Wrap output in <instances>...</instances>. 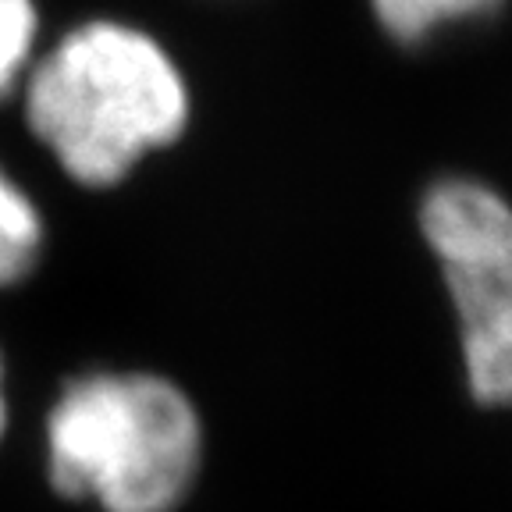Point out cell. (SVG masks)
Returning <instances> with one entry per match:
<instances>
[{"mask_svg":"<svg viewBox=\"0 0 512 512\" xmlns=\"http://www.w3.org/2000/svg\"><path fill=\"white\" fill-rule=\"evenodd\" d=\"M25 125L89 189L121 182L189 125V86L150 32L86 22L36 57L22 82Z\"/></svg>","mask_w":512,"mask_h":512,"instance_id":"1","label":"cell"},{"mask_svg":"<svg viewBox=\"0 0 512 512\" xmlns=\"http://www.w3.org/2000/svg\"><path fill=\"white\" fill-rule=\"evenodd\" d=\"M50 488L100 512H178L200 484L203 420L171 377L86 370L43 420Z\"/></svg>","mask_w":512,"mask_h":512,"instance_id":"2","label":"cell"},{"mask_svg":"<svg viewBox=\"0 0 512 512\" xmlns=\"http://www.w3.org/2000/svg\"><path fill=\"white\" fill-rule=\"evenodd\" d=\"M420 228L459 313L466 388L480 406H512V203L473 178H441Z\"/></svg>","mask_w":512,"mask_h":512,"instance_id":"3","label":"cell"},{"mask_svg":"<svg viewBox=\"0 0 512 512\" xmlns=\"http://www.w3.org/2000/svg\"><path fill=\"white\" fill-rule=\"evenodd\" d=\"M43 253V217L32 196L0 168V288L29 278Z\"/></svg>","mask_w":512,"mask_h":512,"instance_id":"4","label":"cell"},{"mask_svg":"<svg viewBox=\"0 0 512 512\" xmlns=\"http://www.w3.org/2000/svg\"><path fill=\"white\" fill-rule=\"evenodd\" d=\"M505 0H370L381 29L399 43H424L434 32L456 22L488 18Z\"/></svg>","mask_w":512,"mask_h":512,"instance_id":"5","label":"cell"},{"mask_svg":"<svg viewBox=\"0 0 512 512\" xmlns=\"http://www.w3.org/2000/svg\"><path fill=\"white\" fill-rule=\"evenodd\" d=\"M40 11L36 0H0V100H8L36 61Z\"/></svg>","mask_w":512,"mask_h":512,"instance_id":"6","label":"cell"},{"mask_svg":"<svg viewBox=\"0 0 512 512\" xmlns=\"http://www.w3.org/2000/svg\"><path fill=\"white\" fill-rule=\"evenodd\" d=\"M8 431V388H4V360H0V438Z\"/></svg>","mask_w":512,"mask_h":512,"instance_id":"7","label":"cell"}]
</instances>
